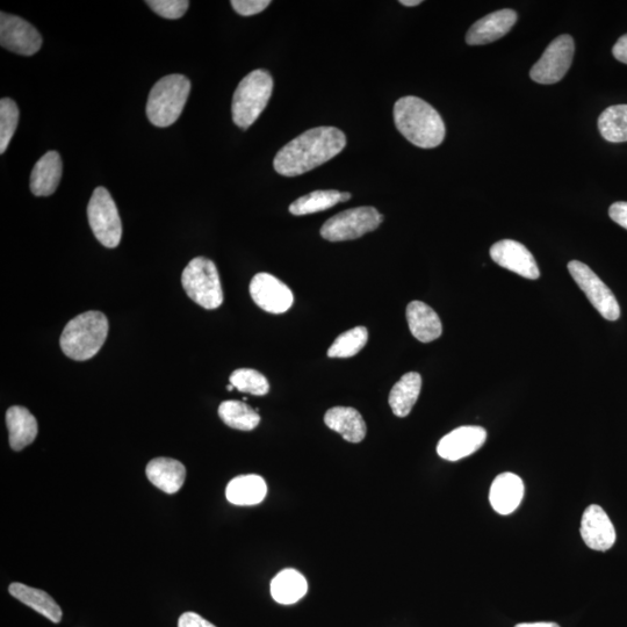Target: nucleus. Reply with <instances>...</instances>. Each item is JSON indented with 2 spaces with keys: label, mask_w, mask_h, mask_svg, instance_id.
<instances>
[{
  "label": "nucleus",
  "mask_w": 627,
  "mask_h": 627,
  "mask_svg": "<svg viewBox=\"0 0 627 627\" xmlns=\"http://www.w3.org/2000/svg\"><path fill=\"white\" fill-rule=\"evenodd\" d=\"M347 146V138L335 127H317L302 133L279 151L273 167L279 175L297 177L327 163Z\"/></svg>",
  "instance_id": "nucleus-1"
},
{
  "label": "nucleus",
  "mask_w": 627,
  "mask_h": 627,
  "mask_svg": "<svg viewBox=\"0 0 627 627\" xmlns=\"http://www.w3.org/2000/svg\"><path fill=\"white\" fill-rule=\"evenodd\" d=\"M394 121L398 131L416 147L431 149L445 139L444 121L434 107L421 98L403 97L395 103Z\"/></svg>",
  "instance_id": "nucleus-2"
},
{
  "label": "nucleus",
  "mask_w": 627,
  "mask_h": 627,
  "mask_svg": "<svg viewBox=\"0 0 627 627\" xmlns=\"http://www.w3.org/2000/svg\"><path fill=\"white\" fill-rule=\"evenodd\" d=\"M108 335L107 317L100 312H86L71 320L64 328L60 345L64 355L85 362L97 355Z\"/></svg>",
  "instance_id": "nucleus-3"
},
{
  "label": "nucleus",
  "mask_w": 627,
  "mask_h": 627,
  "mask_svg": "<svg viewBox=\"0 0 627 627\" xmlns=\"http://www.w3.org/2000/svg\"><path fill=\"white\" fill-rule=\"evenodd\" d=\"M191 92L190 79L183 75L163 77L151 89L147 117L156 127L174 125L184 111Z\"/></svg>",
  "instance_id": "nucleus-4"
},
{
  "label": "nucleus",
  "mask_w": 627,
  "mask_h": 627,
  "mask_svg": "<svg viewBox=\"0 0 627 627\" xmlns=\"http://www.w3.org/2000/svg\"><path fill=\"white\" fill-rule=\"evenodd\" d=\"M273 91L269 71L254 70L245 76L234 93L232 113L236 126L248 129L268 106Z\"/></svg>",
  "instance_id": "nucleus-5"
},
{
  "label": "nucleus",
  "mask_w": 627,
  "mask_h": 627,
  "mask_svg": "<svg viewBox=\"0 0 627 627\" xmlns=\"http://www.w3.org/2000/svg\"><path fill=\"white\" fill-rule=\"evenodd\" d=\"M182 284L189 298L199 306L216 309L222 305L220 276L211 259L205 257L192 259L183 272Z\"/></svg>",
  "instance_id": "nucleus-6"
},
{
  "label": "nucleus",
  "mask_w": 627,
  "mask_h": 627,
  "mask_svg": "<svg viewBox=\"0 0 627 627\" xmlns=\"http://www.w3.org/2000/svg\"><path fill=\"white\" fill-rule=\"evenodd\" d=\"M384 221V216L374 207H357L333 216L321 228L324 240L343 242L359 239L374 232Z\"/></svg>",
  "instance_id": "nucleus-7"
},
{
  "label": "nucleus",
  "mask_w": 627,
  "mask_h": 627,
  "mask_svg": "<svg viewBox=\"0 0 627 627\" xmlns=\"http://www.w3.org/2000/svg\"><path fill=\"white\" fill-rule=\"evenodd\" d=\"M88 218L96 239L106 248H117L122 237V223L117 205L105 187H97L93 192Z\"/></svg>",
  "instance_id": "nucleus-8"
},
{
  "label": "nucleus",
  "mask_w": 627,
  "mask_h": 627,
  "mask_svg": "<svg viewBox=\"0 0 627 627\" xmlns=\"http://www.w3.org/2000/svg\"><path fill=\"white\" fill-rule=\"evenodd\" d=\"M568 271L582 292L586 294L590 304L605 320L617 321L619 319L621 307H619L614 293L588 265L579 261H572L568 263Z\"/></svg>",
  "instance_id": "nucleus-9"
},
{
  "label": "nucleus",
  "mask_w": 627,
  "mask_h": 627,
  "mask_svg": "<svg viewBox=\"0 0 627 627\" xmlns=\"http://www.w3.org/2000/svg\"><path fill=\"white\" fill-rule=\"evenodd\" d=\"M575 43L571 35H560L546 48L542 57L532 67L530 77L538 84H556L572 66Z\"/></svg>",
  "instance_id": "nucleus-10"
},
{
  "label": "nucleus",
  "mask_w": 627,
  "mask_h": 627,
  "mask_svg": "<svg viewBox=\"0 0 627 627\" xmlns=\"http://www.w3.org/2000/svg\"><path fill=\"white\" fill-rule=\"evenodd\" d=\"M0 45L10 52L31 56L39 52L42 36L23 18L2 12L0 16Z\"/></svg>",
  "instance_id": "nucleus-11"
},
{
  "label": "nucleus",
  "mask_w": 627,
  "mask_h": 627,
  "mask_svg": "<svg viewBox=\"0 0 627 627\" xmlns=\"http://www.w3.org/2000/svg\"><path fill=\"white\" fill-rule=\"evenodd\" d=\"M250 295L258 307L271 314L286 313L294 301L291 288L269 273H258L251 280Z\"/></svg>",
  "instance_id": "nucleus-12"
},
{
  "label": "nucleus",
  "mask_w": 627,
  "mask_h": 627,
  "mask_svg": "<svg viewBox=\"0 0 627 627\" xmlns=\"http://www.w3.org/2000/svg\"><path fill=\"white\" fill-rule=\"evenodd\" d=\"M489 252L490 257L501 268L526 279L536 280L540 277L535 257L520 242L503 240L495 243Z\"/></svg>",
  "instance_id": "nucleus-13"
},
{
  "label": "nucleus",
  "mask_w": 627,
  "mask_h": 627,
  "mask_svg": "<svg viewBox=\"0 0 627 627\" xmlns=\"http://www.w3.org/2000/svg\"><path fill=\"white\" fill-rule=\"evenodd\" d=\"M581 537L589 549L605 552L616 543V530L609 516L600 506H589L583 513Z\"/></svg>",
  "instance_id": "nucleus-14"
},
{
  "label": "nucleus",
  "mask_w": 627,
  "mask_h": 627,
  "mask_svg": "<svg viewBox=\"0 0 627 627\" xmlns=\"http://www.w3.org/2000/svg\"><path fill=\"white\" fill-rule=\"evenodd\" d=\"M487 431L481 427H460L444 436L438 443V456L448 461H458L477 452L484 446Z\"/></svg>",
  "instance_id": "nucleus-15"
},
{
  "label": "nucleus",
  "mask_w": 627,
  "mask_h": 627,
  "mask_svg": "<svg viewBox=\"0 0 627 627\" xmlns=\"http://www.w3.org/2000/svg\"><path fill=\"white\" fill-rule=\"evenodd\" d=\"M517 18V13L510 9L488 14L473 24L470 31L467 32V45L484 46L500 40L514 27Z\"/></svg>",
  "instance_id": "nucleus-16"
},
{
  "label": "nucleus",
  "mask_w": 627,
  "mask_h": 627,
  "mask_svg": "<svg viewBox=\"0 0 627 627\" xmlns=\"http://www.w3.org/2000/svg\"><path fill=\"white\" fill-rule=\"evenodd\" d=\"M524 496V484L514 473H502L490 487L489 501L497 514L510 515L520 507Z\"/></svg>",
  "instance_id": "nucleus-17"
},
{
  "label": "nucleus",
  "mask_w": 627,
  "mask_h": 627,
  "mask_svg": "<svg viewBox=\"0 0 627 627\" xmlns=\"http://www.w3.org/2000/svg\"><path fill=\"white\" fill-rule=\"evenodd\" d=\"M407 320L409 329L417 341L430 343L442 336L441 319L434 309L424 302H410L407 307Z\"/></svg>",
  "instance_id": "nucleus-18"
},
{
  "label": "nucleus",
  "mask_w": 627,
  "mask_h": 627,
  "mask_svg": "<svg viewBox=\"0 0 627 627\" xmlns=\"http://www.w3.org/2000/svg\"><path fill=\"white\" fill-rule=\"evenodd\" d=\"M62 160L57 151L42 156L32 170L31 191L36 197L52 196L62 178Z\"/></svg>",
  "instance_id": "nucleus-19"
},
{
  "label": "nucleus",
  "mask_w": 627,
  "mask_h": 627,
  "mask_svg": "<svg viewBox=\"0 0 627 627\" xmlns=\"http://www.w3.org/2000/svg\"><path fill=\"white\" fill-rule=\"evenodd\" d=\"M149 481L162 492L176 494L184 486L186 468L180 461L171 458H156L146 468Z\"/></svg>",
  "instance_id": "nucleus-20"
},
{
  "label": "nucleus",
  "mask_w": 627,
  "mask_h": 627,
  "mask_svg": "<svg viewBox=\"0 0 627 627\" xmlns=\"http://www.w3.org/2000/svg\"><path fill=\"white\" fill-rule=\"evenodd\" d=\"M324 423L349 443L363 442L366 436V423L363 416L355 408H331L324 416Z\"/></svg>",
  "instance_id": "nucleus-21"
},
{
  "label": "nucleus",
  "mask_w": 627,
  "mask_h": 627,
  "mask_svg": "<svg viewBox=\"0 0 627 627\" xmlns=\"http://www.w3.org/2000/svg\"><path fill=\"white\" fill-rule=\"evenodd\" d=\"M6 424L14 451L24 450L38 436V421L25 407L14 406L7 410Z\"/></svg>",
  "instance_id": "nucleus-22"
},
{
  "label": "nucleus",
  "mask_w": 627,
  "mask_h": 627,
  "mask_svg": "<svg viewBox=\"0 0 627 627\" xmlns=\"http://www.w3.org/2000/svg\"><path fill=\"white\" fill-rule=\"evenodd\" d=\"M268 494V486L259 475H241L229 482L226 489L227 500L235 506H256Z\"/></svg>",
  "instance_id": "nucleus-23"
},
{
  "label": "nucleus",
  "mask_w": 627,
  "mask_h": 627,
  "mask_svg": "<svg viewBox=\"0 0 627 627\" xmlns=\"http://www.w3.org/2000/svg\"><path fill=\"white\" fill-rule=\"evenodd\" d=\"M9 592L14 598H17L18 601L48 618L50 622L57 624L62 621L63 612L60 605L56 603L52 596L43 592V590L28 587L23 585V583L14 582L10 586Z\"/></svg>",
  "instance_id": "nucleus-24"
},
{
  "label": "nucleus",
  "mask_w": 627,
  "mask_h": 627,
  "mask_svg": "<svg viewBox=\"0 0 627 627\" xmlns=\"http://www.w3.org/2000/svg\"><path fill=\"white\" fill-rule=\"evenodd\" d=\"M422 378L416 372H409L394 385L389 393V406L398 417H407L420 396Z\"/></svg>",
  "instance_id": "nucleus-25"
},
{
  "label": "nucleus",
  "mask_w": 627,
  "mask_h": 627,
  "mask_svg": "<svg viewBox=\"0 0 627 627\" xmlns=\"http://www.w3.org/2000/svg\"><path fill=\"white\" fill-rule=\"evenodd\" d=\"M308 583L304 575L295 569H285L271 582V595L279 604L290 605L305 597Z\"/></svg>",
  "instance_id": "nucleus-26"
},
{
  "label": "nucleus",
  "mask_w": 627,
  "mask_h": 627,
  "mask_svg": "<svg viewBox=\"0 0 627 627\" xmlns=\"http://www.w3.org/2000/svg\"><path fill=\"white\" fill-rule=\"evenodd\" d=\"M219 416L228 427L251 431L258 427L261 416L256 410L240 401H225L219 407Z\"/></svg>",
  "instance_id": "nucleus-27"
},
{
  "label": "nucleus",
  "mask_w": 627,
  "mask_h": 627,
  "mask_svg": "<svg viewBox=\"0 0 627 627\" xmlns=\"http://www.w3.org/2000/svg\"><path fill=\"white\" fill-rule=\"evenodd\" d=\"M598 129L608 142H627V105L608 107L598 118Z\"/></svg>",
  "instance_id": "nucleus-28"
},
{
  "label": "nucleus",
  "mask_w": 627,
  "mask_h": 627,
  "mask_svg": "<svg viewBox=\"0 0 627 627\" xmlns=\"http://www.w3.org/2000/svg\"><path fill=\"white\" fill-rule=\"evenodd\" d=\"M343 203L342 192L336 190L315 191L294 201L290 206L293 215L301 216L327 211Z\"/></svg>",
  "instance_id": "nucleus-29"
},
{
  "label": "nucleus",
  "mask_w": 627,
  "mask_h": 627,
  "mask_svg": "<svg viewBox=\"0 0 627 627\" xmlns=\"http://www.w3.org/2000/svg\"><path fill=\"white\" fill-rule=\"evenodd\" d=\"M369 341V330L365 327H356L345 331L336 338L328 350L330 358H350L358 355Z\"/></svg>",
  "instance_id": "nucleus-30"
},
{
  "label": "nucleus",
  "mask_w": 627,
  "mask_h": 627,
  "mask_svg": "<svg viewBox=\"0 0 627 627\" xmlns=\"http://www.w3.org/2000/svg\"><path fill=\"white\" fill-rule=\"evenodd\" d=\"M230 384L242 393L263 396L269 393L270 385L262 373L251 369L236 370L230 376Z\"/></svg>",
  "instance_id": "nucleus-31"
},
{
  "label": "nucleus",
  "mask_w": 627,
  "mask_h": 627,
  "mask_svg": "<svg viewBox=\"0 0 627 627\" xmlns=\"http://www.w3.org/2000/svg\"><path fill=\"white\" fill-rule=\"evenodd\" d=\"M19 108L10 98L0 100V154H4L17 131Z\"/></svg>",
  "instance_id": "nucleus-32"
},
{
  "label": "nucleus",
  "mask_w": 627,
  "mask_h": 627,
  "mask_svg": "<svg viewBox=\"0 0 627 627\" xmlns=\"http://www.w3.org/2000/svg\"><path fill=\"white\" fill-rule=\"evenodd\" d=\"M146 3L158 16L165 19L182 18L190 6L187 0H148Z\"/></svg>",
  "instance_id": "nucleus-33"
},
{
  "label": "nucleus",
  "mask_w": 627,
  "mask_h": 627,
  "mask_svg": "<svg viewBox=\"0 0 627 627\" xmlns=\"http://www.w3.org/2000/svg\"><path fill=\"white\" fill-rule=\"evenodd\" d=\"M230 4L241 16L250 17L268 9L271 2L270 0H233Z\"/></svg>",
  "instance_id": "nucleus-34"
},
{
  "label": "nucleus",
  "mask_w": 627,
  "mask_h": 627,
  "mask_svg": "<svg viewBox=\"0 0 627 627\" xmlns=\"http://www.w3.org/2000/svg\"><path fill=\"white\" fill-rule=\"evenodd\" d=\"M178 627H216L196 612H185L179 618Z\"/></svg>",
  "instance_id": "nucleus-35"
},
{
  "label": "nucleus",
  "mask_w": 627,
  "mask_h": 627,
  "mask_svg": "<svg viewBox=\"0 0 627 627\" xmlns=\"http://www.w3.org/2000/svg\"><path fill=\"white\" fill-rule=\"evenodd\" d=\"M609 215L612 221L627 230V203L626 201H618L611 205Z\"/></svg>",
  "instance_id": "nucleus-36"
},
{
  "label": "nucleus",
  "mask_w": 627,
  "mask_h": 627,
  "mask_svg": "<svg viewBox=\"0 0 627 627\" xmlns=\"http://www.w3.org/2000/svg\"><path fill=\"white\" fill-rule=\"evenodd\" d=\"M612 54L616 57V60L627 64V34L623 35L621 39L616 42Z\"/></svg>",
  "instance_id": "nucleus-37"
},
{
  "label": "nucleus",
  "mask_w": 627,
  "mask_h": 627,
  "mask_svg": "<svg viewBox=\"0 0 627 627\" xmlns=\"http://www.w3.org/2000/svg\"><path fill=\"white\" fill-rule=\"evenodd\" d=\"M515 627H560V626L556 623L540 622V623H523V624H518Z\"/></svg>",
  "instance_id": "nucleus-38"
},
{
  "label": "nucleus",
  "mask_w": 627,
  "mask_h": 627,
  "mask_svg": "<svg viewBox=\"0 0 627 627\" xmlns=\"http://www.w3.org/2000/svg\"><path fill=\"white\" fill-rule=\"evenodd\" d=\"M400 4L413 7L422 4L421 0H401Z\"/></svg>",
  "instance_id": "nucleus-39"
},
{
  "label": "nucleus",
  "mask_w": 627,
  "mask_h": 627,
  "mask_svg": "<svg viewBox=\"0 0 627 627\" xmlns=\"http://www.w3.org/2000/svg\"><path fill=\"white\" fill-rule=\"evenodd\" d=\"M351 199V194L348 192H342V201L343 203H345V201H349Z\"/></svg>",
  "instance_id": "nucleus-40"
},
{
  "label": "nucleus",
  "mask_w": 627,
  "mask_h": 627,
  "mask_svg": "<svg viewBox=\"0 0 627 627\" xmlns=\"http://www.w3.org/2000/svg\"><path fill=\"white\" fill-rule=\"evenodd\" d=\"M234 388H235V387H234L232 384H230V385L227 387L228 391H233V389H234Z\"/></svg>",
  "instance_id": "nucleus-41"
}]
</instances>
